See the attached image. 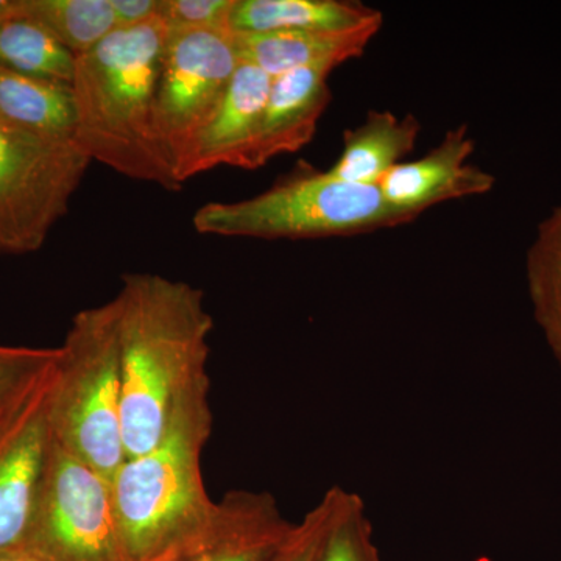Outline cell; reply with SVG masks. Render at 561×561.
I'll return each instance as SVG.
<instances>
[{"label":"cell","mask_w":561,"mask_h":561,"mask_svg":"<svg viewBox=\"0 0 561 561\" xmlns=\"http://www.w3.org/2000/svg\"><path fill=\"white\" fill-rule=\"evenodd\" d=\"M119 308L122 434L128 457L160 440L176 402L209 379L214 320L205 295L184 280L127 273Z\"/></svg>","instance_id":"obj_1"},{"label":"cell","mask_w":561,"mask_h":561,"mask_svg":"<svg viewBox=\"0 0 561 561\" xmlns=\"http://www.w3.org/2000/svg\"><path fill=\"white\" fill-rule=\"evenodd\" d=\"M168 27L162 20L117 28L76 57L70 83L73 142L91 161L165 191H180L154 135L153 111Z\"/></svg>","instance_id":"obj_2"},{"label":"cell","mask_w":561,"mask_h":561,"mask_svg":"<svg viewBox=\"0 0 561 561\" xmlns=\"http://www.w3.org/2000/svg\"><path fill=\"white\" fill-rule=\"evenodd\" d=\"M210 379L184 394L160 440L111 476V501L127 561H153L208 522L216 508L202 457L213 434Z\"/></svg>","instance_id":"obj_3"},{"label":"cell","mask_w":561,"mask_h":561,"mask_svg":"<svg viewBox=\"0 0 561 561\" xmlns=\"http://www.w3.org/2000/svg\"><path fill=\"white\" fill-rule=\"evenodd\" d=\"M47 416L55 442L105 478L127 459L119 308L114 298L73 317L58 348Z\"/></svg>","instance_id":"obj_4"},{"label":"cell","mask_w":561,"mask_h":561,"mask_svg":"<svg viewBox=\"0 0 561 561\" xmlns=\"http://www.w3.org/2000/svg\"><path fill=\"white\" fill-rule=\"evenodd\" d=\"M389 205L378 186L345 183L308 168L239 202H210L195 210L201 234L220 238L321 239L362 234L415 220Z\"/></svg>","instance_id":"obj_5"},{"label":"cell","mask_w":561,"mask_h":561,"mask_svg":"<svg viewBox=\"0 0 561 561\" xmlns=\"http://www.w3.org/2000/svg\"><path fill=\"white\" fill-rule=\"evenodd\" d=\"M91 162L73 140L0 121V254L35 253L46 243Z\"/></svg>","instance_id":"obj_6"},{"label":"cell","mask_w":561,"mask_h":561,"mask_svg":"<svg viewBox=\"0 0 561 561\" xmlns=\"http://www.w3.org/2000/svg\"><path fill=\"white\" fill-rule=\"evenodd\" d=\"M21 549L36 561H127L110 479L66 451L55 438Z\"/></svg>","instance_id":"obj_7"},{"label":"cell","mask_w":561,"mask_h":561,"mask_svg":"<svg viewBox=\"0 0 561 561\" xmlns=\"http://www.w3.org/2000/svg\"><path fill=\"white\" fill-rule=\"evenodd\" d=\"M239 65L236 36L228 28L168 32L158 72L153 125L175 176L192 140L219 105Z\"/></svg>","instance_id":"obj_8"},{"label":"cell","mask_w":561,"mask_h":561,"mask_svg":"<svg viewBox=\"0 0 561 561\" xmlns=\"http://www.w3.org/2000/svg\"><path fill=\"white\" fill-rule=\"evenodd\" d=\"M291 526L272 493L230 491L201 529L153 561H268Z\"/></svg>","instance_id":"obj_9"},{"label":"cell","mask_w":561,"mask_h":561,"mask_svg":"<svg viewBox=\"0 0 561 561\" xmlns=\"http://www.w3.org/2000/svg\"><path fill=\"white\" fill-rule=\"evenodd\" d=\"M54 375L55 367L0 440V551L22 548L38 504L54 440L47 416Z\"/></svg>","instance_id":"obj_10"},{"label":"cell","mask_w":561,"mask_h":561,"mask_svg":"<svg viewBox=\"0 0 561 561\" xmlns=\"http://www.w3.org/2000/svg\"><path fill=\"white\" fill-rule=\"evenodd\" d=\"M272 77L241 61L224 98L203 125L176 169L181 186L219 165L254 171V151Z\"/></svg>","instance_id":"obj_11"},{"label":"cell","mask_w":561,"mask_h":561,"mask_svg":"<svg viewBox=\"0 0 561 561\" xmlns=\"http://www.w3.org/2000/svg\"><path fill=\"white\" fill-rule=\"evenodd\" d=\"M474 149L470 131L459 125L446 131L424 157L391 169L379 181L378 190L393 208L415 217L440 203L489 194L496 179L468 162Z\"/></svg>","instance_id":"obj_12"},{"label":"cell","mask_w":561,"mask_h":561,"mask_svg":"<svg viewBox=\"0 0 561 561\" xmlns=\"http://www.w3.org/2000/svg\"><path fill=\"white\" fill-rule=\"evenodd\" d=\"M332 70L305 68L273 77L254 151V171L273 158L295 153L311 142L330 105L328 79Z\"/></svg>","instance_id":"obj_13"},{"label":"cell","mask_w":561,"mask_h":561,"mask_svg":"<svg viewBox=\"0 0 561 561\" xmlns=\"http://www.w3.org/2000/svg\"><path fill=\"white\" fill-rule=\"evenodd\" d=\"M383 21L337 32H273L236 35L241 61L272 77L305 68L335 69L359 58Z\"/></svg>","instance_id":"obj_14"},{"label":"cell","mask_w":561,"mask_h":561,"mask_svg":"<svg viewBox=\"0 0 561 561\" xmlns=\"http://www.w3.org/2000/svg\"><path fill=\"white\" fill-rule=\"evenodd\" d=\"M420 130L412 114L373 110L360 125L343 133L341 157L328 172L345 183L378 186L382 176L415 149Z\"/></svg>","instance_id":"obj_15"},{"label":"cell","mask_w":561,"mask_h":561,"mask_svg":"<svg viewBox=\"0 0 561 561\" xmlns=\"http://www.w3.org/2000/svg\"><path fill=\"white\" fill-rule=\"evenodd\" d=\"M383 21L381 11L348 0H234L228 31L337 32Z\"/></svg>","instance_id":"obj_16"},{"label":"cell","mask_w":561,"mask_h":561,"mask_svg":"<svg viewBox=\"0 0 561 561\" xmlns=\"http://www.w3.org/2000/svg\"><path fill=\"white\" fill-rule=\"evenodd\" d=\"M0 121L49 138L73 140L72 90L69 84L0 68Z\"/></svg>","instance_id":"obj_17"},{"label":"cell","mask_w":561,"mask_h":561,"mask_svg":"<svg viewBox=\"0 0 561 561\" xmlns=\"http://www.w3.org/2000/svg\"><path fill=\"white\" fill-rule=\"evenodd\" d=\"M534 319L561 367V205L538 225L526 257Z\"/></svg>","instance_id":"obj_18"},{"label":"cell","mask_w":561,"mask_h":561,"mask_svg":"<svg viewBox=\"0 0 561 561\" xmlns=\"http://www.w3.org/2000/svg\"><path fill=\"white\" fill-rule=\"evenodd\" d=\"M0 68L70 87L76 55L18 5L13 16L0 22Z\"/></svg>","instance_id":"obj_19"},{"label":"cell","mask_w":561,"mask_h":561,"mask_svg":"<svg viewBox=\"0 0 561 561\" xmlns=\"http://www.w3.org/2000/svg\"><path fill=\"white\" fill-rule=\"evenodd\" d=\"M20 7L76 57L117 31L111 0H20Z\"/></svg>","instance_id":"obj_20"},{"label":"cell","mask_w":561,"mask_h":561,"mask_svg":"<svg viewBox=\"0 0 561 561\" xmlns=\"http://www.w3.org/2000/svg\"><path fill=\"white\" fill-rule=\"evenodd\" d=\"M316 561H382L367 505L359 494L343 491L341 505Z\"/></svg>","instance_id":"obj_21"},{"label":"cell","mask_w":561,"mask_h":561,"mask_svg":"<svg viewBox=\"0 0 561 561\" xmlns=\"http://www.w3.org/2000/svg\"><path fill=\"white\" fill-rule=\"evenodd\" d=\"M57 357L58 348L0 345V415L44 378Z\"/></svg>","instance_id":"obj_22"},{"label":"cell","mask_w":561,"mask_h":561,"mask_svg":"<svg viewBox=\"0 0 561 561\" xmlns=\"http://www.w3.org/2000/svg\"><path fill=\"white\" fill-rule=\"evenodd\" d=\"M343 491V486H331L301 522L291 526L286 540L268 561H316L341 505Z\"/></svg>","instance_id":"obj_23"},{"label":"cell","mask_w":561,"mask_h":561,"mask_svg":"<svg viewBox=\"0 0 561 561\" xmlns=\"http://www.w3.org/2000/svg\"><path fill=\"white\" fill-rule=\"evenodd\" d=\"M234 0H162L161 20L169 31L228 28Z\"/></svg>","instance_id":"obj_24"},{"label":"cell","mask_w":561,"mask_h":561,"mask_svg":"<svg viewBox=\"0 0 561 561\" xmlns=\"http://www.w3.org/2000/svg\"><path fill=\"white\" fill-rule=\"evenodd\" d=\"M117 28L136 27L161 20L162 0H111Z\"/></svg>","instance_id":"obj_25"},{"label":"cell","mask_w":561,"mask_h":561,"mask_svg":"<svg viewBox=\"0 0 561 561\" xmlns=\"http://www.w3.org/2000/svg\"><path fill=\"white\" fill-rule=\"evenodd\" d=\"M55 364H57V362H55ZM51 368L49 371L46 373V375H44V378L41 379V381L36 383V386L33 387V389L28 391V393L25 394L24 398H22L21 401H18L16 404L13 405V408H10L9 411L3 413V415H0V440H2V438L5 437L7 434H9L11 427L14 426V423H16L18 420H20L22 412L25 411V408H27L28 402H31L33 394H35V391L38 390V387L41 386V383H43L44 379L47 378V375H49Z\"/></svg>","instance_id":"obj_26"},{"label":"cell","mask_w":561,"mask_h":561,"mask_svg":"<svg viewBox=\"0 0 561 561\" xmlns=\"http://www.w3.org/2000/svg\"><path fill=\"white\" fill-rule=\"evenodd\" d=\"M0 561H36L33 557L22 549H9V551H0Z\"/></svg>","instance_id":"obj_27"},{"label":"cell","mask_w":561,"mask_h":561,"mask_svg":"<svg viewBox=\"0 0 561 561\" xmlns=\"http://www.w3.org/2000/svg\"><path fill=\"white\" fill-rule=\"evenodd\" d=\"M20 0H0V22L9 20L18 11Z\"/></svg>","instance_id":"obj_28"}]
</instances>
